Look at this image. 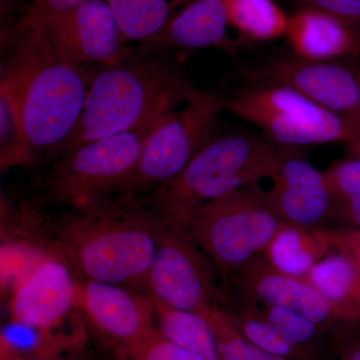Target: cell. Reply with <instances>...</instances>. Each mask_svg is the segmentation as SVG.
<instances>
[{
	"mask_svg": "<svg viewBox=\"0 0 360 360\" xmlns=\"http://www.w3.org/2000/svg\"><path fill=\"white\" fill-rule=\"evenodd\" d=\"M4 39L14 46L6 68L18 84L32 153L60 149L82 118L92 75L63 58L39 32Z\"/></svg>",
	"mask_w": 360,
	"mask_h": 360,
	"instance_id": "6da1fadb",
	"label": "cell"
},
{
	"mask_svg": "<svg viewBox=\"0 0 360 360\" xmlns=\"http://www.w3.org/2000/svg\"><path fill=\"white\" fill-rule=\"evenodd\" d=\"M198 91L163 61L110 65L92 77L82 118L60 148L68 153L84 142L134 129Z\"/></svg>",
	"mask_w": 360,
	"mask_h": 360,
	"instance_id": "7a4b0ae2",
	"label": "cell"
},
{
	"mask_svg": "<svg viewBox=\"0 0 360 360\" xmlns=\"http://www.w3.org/2000/svg\"><path fill=\"white\" fill-rule=\"evenodd\" d=\"M302 148L266 137L231 134L212 139L175 179L155 188L153 201L169 226L186 231L201 205L241 187L271 179L284 158Z\"/></svg>",
	"mask_w": 360,
	"mask_h": 360,
	"instance_id": "3957f363",
	"label": "cell"
},
{
	"mask_svg": "<svg viewBox=\"0 0 360 360\" xmlns=\"http://www.w3.org/2000/svg\"><path fill=\"white\" fill-rule=\"evenodd\" d=\"M89 212L63 232V245L71 262L89 281L148 283L160 229L120 205L94 201Z\"/></svg>",
	"mask_w": 360,
	"mask_h": 360,
	"instance_id": "277c9868",
	"label": "cell"
},
{
	"mask_svg": "<svg viewBox=\"0 0 360 360\" xmlns=\"http://www.w3.org/2000/svg\"><path fill=\"white\" fill-rule=\"evenodd\" d=\"M284 224L267 191L252 186L201 205L186 231L219 270L234 276L264 255Z\"/></svg>",
	"mask_w": 360,
	"mask_h": 360,
	"instance_id": "5b68a950",
	"label": "cell"
},
{
	"mask_svg": "<svg viewBox=\"0 0 360 360\" xmlns=\"http://www.w3.org/2000/svg\"><path fill=\"white\" fill-rule=\"evenodd\" d=\"M224 101V110L255 125L270 141L302 148L360 139V122L322 108L290 85L257 79Z\"/></svg>",
	"mask_w": 360,
	"mask_h": 360,
	"instance_id": "8992f818",
	"label": "cell"
},
{
	"mask_svg": "<svg viewBox=\"0 0 360 360\" xmlns=\"http://www.w3.org/2000/svg\"><path fill=\"white\" fill-rule=\"evenodd\" d=\"M179 106L151 135L134 172L110 194L127 201L141 191L158 188L181 174L212 141L220 112L224 110V99L198 91Z\"/></svg>",
	"mask_w": 360,
	"mask_h": 360,
	"instance_id": "52a82bcc",
	"label": "cell"
},
{
	"mask_svg": "<svg viewBox=\"0 0 360 360\" xmlns=\"http://www.w3.org/2000/svg\"><path fill=\"white\" fill-rule=\"evenodd\" d=\"M172 110L134 129L84 142L65 153L52 174V196L85 206L112 193L134 172L148 139Z\"/></svg>",
	"mask_w": 360,
	"mask_h": 360,
	"instance_id": "ba28073f",
	"label": "cell"
},
{
	"mask_svg": "<svg viewBox=\"0 0 360 360\" xmlns=\"http://www.w3.org/2000/svg\"><path fill=\"white\" fill-rule=\"evenodd\" d=\"M151 300L208 319L214 304L210 270L186 231L160 229L155 259L148 277Z\"/></svg>",
	"mask_w": 360,
	"mask_h": 360,
	"instance_id": "9c48e42d",
	"label": "cell"
},
{
	"mask_svg": "<svg viewBox=\"0 0 360 360\" xmlns=\"http://www.w3.org/2000/svg\"><path fill=\"white\" fill-rule=\"evenodd\" d=\"M251 78L290 85L331 112L360 122V65L356 58L307 60L295 54L269 58Z\"/></svg>",
	"mask_w": 360,
	"mask_h": 360,
	"instance_id": "30bf717a",
	"label": "cell"
},
{
	"mask_svg": "<svg viewBox=\"0 0 360 360\" xmlns=\"http://www.w3.org/2000/svg\"><path fill=\"white\" fill-rule=\"evenodd\" d=\"M234 276L248 300L292 310L319 324L330 335L360 321V309L330 302L305 277L288 276L274 269L264 255L251 260Z\"/></svg>",
	"mask_w": 360,
	"mask_h": 360,
	"instance_id": "8fae6325",
	"label": "cell"
},
{
	"mask_svg": "<svg viewBox=\"0 0 360 360\" xmlns=\"http://www.w3.org/2000/svg\"><path fill=\"white\" fill-rule=\"evenodd\" d=\"M27 32L40 33L63 58L79 66L116 65L124 53L122 30L106 0L86 2Z\"/></svg>",
	"mask_w": 360,
	"mask_h": 360,
	"instance_id": "7c38bea8",
	"label": "cell"
},
{
	"mask_svg": "<svg viewBox=\"0 0 360 360\" xmlns=\"http://www.w3.org/2000/svg\"><path fill=\"white\" fill-rule=\"evenodd\" d=\"M270 180L267 193L286 224L328 229L335 221L338 198L324 172L305 160L302 150L284 158Z\"/></svg>",
	"mask_w": 360,
	"mask_h": 360,
	"instance_id": "4fadbf2b",
	"label": "cell"
},
{
	"mask_svg": "<svg viewBox=\"0 0 360 360\" xmlns=\"http://www.w3.org/2000/svg\"><path fill=\"white\" fill-rule=\"evenodd\" d=\"M79 290L68 265L56 258L41 260L14 292L13 319L25 328L51 330L68 316L78 302Z\"/></svg>",
	"mask_w": 360,
	"mask_h": 360,
	"instance_id": "5bb4252c",
	"label": "cell"
},
{
	"mask_svg": "<svg viewBox=\"0 0 360 360\" xmlns=\"http://www.w3.org/2000/svg\"><path fill=\"white\" fill-rule=\"evenodd\" d=\"M78 302L94 326L104 335L122 343L123 347L155 326L153 302L118 284L89 281L80 288Z\"/></svg>",
	"mask_w": 360,
	"mask_h": 360,
	"instance_id": "9a60e30c",
	"label": "cell"
},
{
	"mask_svg": "<svg viewBox=\"0 0 360 360\" xmlns=\"http://www.w3.org/2000/svg\"><path fill=\"white\" fill-rule=\"evenodd\" d=\"M285 37L292 54L307 60L360 56V26L314 9L298 8L290 16Z\"/></svg>",
	"mask_w": 360,
	"mask_h": 360,
	"instance_id": "2e32d148",
	"label": "cell"
},
{
	"mask_svg": "<svg viewBox=\"0 0 360 360\" xmlns=\"http://www.w3.org/2000/svg\"><path fill=\"white\" fill-rule=\"evenodd\" d=\"M232 28L224 0H191L155 44L174 49H221L231 51L240 45L231 39Z\"/></svg>",
	"mask_w": 360,
	"mask_h": 360,
	"instance_id": "e0dca14e",
	"label": "cell"
},
{
	"mask_svg": "<svg viewBox=\"0 0 360 360\" xmlns=\"http://www.w3.org/2000/svg\"><path fill=\"white\" fill-rule=\"evenodd\" d=\"M335 250L333 227L309 229L284 224L264 255L288 276L305 277L322 258Z\"/></svg>",
	"mask_w": 360,
	"mask_h": 360,
	"instance_id": "ac0fdd59",
	"label": "cell"
},
{
	"mask_svg": "<svg viewBox=\"0 0 360 360\" xmlns=\"http://www.w3.org/2000/svg\"><path fill=\"white\" fill-rule=\"evenodd\" d=\"M124 42L155 44L191 0H106Z\"/></svg>",
	"mask_w": 360,
	"mask_h": 360,
	"instance_id": "d6986e66",
	"label": "cell"
},
{
	"mask_svg": "<svg viewBox=\"0 0 360 360\" xmlns=\"http://www.w3.org/2000/svg\"><path fill=\"white\" fill-rule=\"evenodd\" d=\"M232 28L243 44L285 37L290 16L274 0H224Z\"/></svg>",
	"mask_w": 360,
	"mask_h": 360,
	"instance_id": "ffe728a7",
	"label": "cell"
},
{
	"mask_svg": "<svg viewBox=\"0 0 360 360\" xmlns=\"http://www.w3.org/2000/svg\"><path fill=\"white\" fill-rule=\"evenodd\" d=\"M151 302L158 319V330L165 338L206 360H221L207 319L195 312L172 309L155 300Z\"/></svg>",
	"mask_w": 360,
	"mask_h": 360,
	"instance_id": "44dd1931",
	"label": "cell"
},
{
	"mask_svg": "<svg viewBox=\"0 0 360 360\" xmlns=\"http://www.w3.org/2000/svg\"><path fill=\"white\" fill-rule=\"evenodd\" d=\"M0 151L2 167L28 162L33 153L23 122L18 84L7 68L2 71L0 82Z\"/></svg>",
	"mask_w": 360,
	"mask_h": 360,
	"instance_id": "7402d4cb",
	"label": "cell"
},
{
	"mask_svg": "<svg viewBox=\"0 0 360 360\" xmlns=\"http://www.w3.org/2000/svg\"><path fill=\"white\" fill-rule=\"evenodd\" d=\"M259 309L292 345L312 360L336 357L335 338L319 324L284 307L260 304Z\"/></svg>",
	"mask_w": 360,
	"mask_h": 360,
	"instance_id": "603a6c76",
	"label": "cell"
},
{
	"mask_svg": "<svg viewBox=\"0 0 360 360\" xmlns=\"http://www.w3.org/2000/svg\"><path fill=\"white\" fill-rule=\"evenodd\" d=\"M305 278L330 302L360 309V269L347 255L333 251Z\"/></svg>",
	"mask_w": 360,
	"mask_h": 360,
	"instance_id": "cb8c5ba5",
	"label": "cell"
},
{
	"mask_svg": "<svg viewBox=\"0 0 360 360\" xmlns=\"http://www.w3.org/2000/svg\"><path fill=\"white\" fill-rule=\"evenodd\" d=\"M225 310L241 335L265 352L288 360H312L309 355L292 345L262 314L259 307L252 300H248L245 303V305L239 309Z\"/></svg>",
	"mask_w": 360,
	"mask_h": 360,
	"instance_id": "d4e9b609",
	"label": "cell"
},
{
	"mask_svg": "<svg viewBox=\"0 0 360 360\" xmlns=\"http://www.w3.org/2000/svg\"><path fill=\"white\" fill-rule=\"evenodd\" d=\"M221 360H288L269 354L241 335L226 310L215 307L208 316Z\"/></svg>",
	"mask_w": 360,
	"mask_h": 360,
	"instance_id": "484cf974",
	"label": "cell"
},
{
	"mask_svg": "<svg viewBox=\"0 0 360 360\" xmlns=\"http://www.w3.org/2000/svg\"><path fill=\"white\" fill-rule=\"evenodd\" d=\"M124 348L130 360H206L165 338L153 326L131 345Z\"/></svg>",
	"mask_w": 360,
	"mask_h": 360,
	"instance_id": "4316f807",
	"label": "cell"
},
{
	"mask_svg": "<svg viewBox=\"0 0 360 360\" xmlns=\"http://www.w3.org/2000/svg\"><path fill=\"white\" fill-rule=\"evenodd\" d=\"M92 0H32L25 11L4 34L13 35L41 27L58 16Z\"/></svg>",
	"mask_w": 360,
	"mask_h": 360,
	"instance_id": "83f0119b",
	"label": "cell"
},
{
	"mask_svg": "<svg viewBox=\"0 0 360 360\" xmlns=\"http://www.w3.org/2000/svg\"><path fill=\"white\" fill-rule=\"evenodd\" d=\"M324 174L336 198L360 195V158L336 160Z\"/></svg>",
	"mask_w": 360,
	"mask_h": 360,
	"instance_id": "f1b7e54d",
	"label": "cell"
},
{
	"mask_svg": "<svg viewBox=\"0 0 360 360\" xmlns=\"http://www.w3.org/2000/svg\"><path fill=\"white\" fill-rule=\"evenodd\" d=\"M300 8H310L330 14L360 26V0H298Z\"/></svg>",
	"mask_w": 360,
	"mask_h": 360,
	"instance_id": "f546056e",
	"label": "cell"
},
{
	"mask_svg": "<svg viewBox=\"0 0 360 360\" xmlns=\"http://www.w3.org/2000/svg\"><path fill=\"white\" fill-rule=\"evenodd\" d=\"M335 250L347 255L360 269V229L352 226L333 227Z\"/></svg>",
	"mask_w": 360,
	"mask_h": 360,
	"instance_id": "4dcf8cb0",
	"label": "cell"
},
{
	"mask_svg": "<svg viewBox=\"0 0 360 360\" xmlns=\"http://www.w3.org/2000/svg\"><path fill=\"white\" fill-rule=\"evenodd\" d=\"M350 224V226L360 229V195L338 198L335 221Z\"/></svg>",
	"mask_w": 360,
	"mask_h": 360,
	"instance_id": "1f68e13d",
	"label": "cell"
},
{
	"mask_svg": "<svg viewBox=\"0 0 360 360\" xmlns=\"http://www.w3.org/2000/svg\"><path fill=\"white\" fill-rule=\"evenodd\" d=\"M336 360H360V340L350 341L345 336H335Z\"/></svg>",
	"mask_w": 360,
	"mask_h": 360,
	"instance_id": "d6a6232c",
	"label": "cell"
},
{
	"mask_svg": "<svg viewBox=\"0 0 360 360\" xmlns=\"http://www.w3.org/2000/svg\"><path fill=\"white\" fill-rule=\"evenodd\" d=\"M348 158H360V139L345 143Z\"/></svg>",
	"mask_w": 360,
	"mask_h": 360,
	"instance_id": "836d02e7",
	"label": "cell"
},
{
	"mask_svg": "<svg viewBox=\"0 0 360 360\" xmlns=\"http://www.w3.org/2000/svg\"><path fill=\"white\" fill-rule=\"evenodd\" d=\"M18 359L20 357L14 354L13 348L6 340H1V360H18Z\"/></svg>",
	"mask_w": 360,
	"mask_h": 360,
	"instance_id": "e575fe53",
	"label": "cell"
},
{
	"mask_svg": "<svg viewBox=\"0 0 360 360\" xmlns=\"http://www.w3.org/2000/svg\"><path fill=\"white\" fill-rule=\"evenodd\" d=\"M14 1H15V0H1L2 16H4V14H6L7 11H8V9L11 8Z\"/></svg>",
	"mask_w": 360,
	"mask_h": 360,
	"instance_id": "d590c367",
	"label": "cell"
},
{
	"mask_svg": "<svg viewBox=\"0 0 360 360\" xmlns=\"http://www.w3.org/2000/svg\"><path fill=\"white\" fill-rule=\"evenodd\" d=\"M18 360H56L52 359L51 356H47V355H35V356L30 357V359H18Z\"/></svg>",
	"mask_w": 360,
	"mask_h": 360,
	"instance_id": "8d00e7d4",
	"label": "cell"
}]
</instances>
